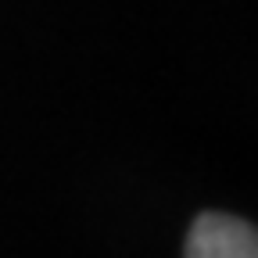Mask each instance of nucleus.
<instances>
[{
	"instance_id": "nucleus-1",
	"label": "nucleus",
	"mask_w": 258,
	"mask_h": 258,
	"mask_svg": "<svg viewBox=\"0 0 258 258\" xmlns=\"http://www.w3.org/2000/svg\"><path fill=\"white\" fill-rule=\"evenodd\" d=\"M186 258H258L254 226L237 215L205 212L186 237Z\"/></svg>"
}]
</instances>
